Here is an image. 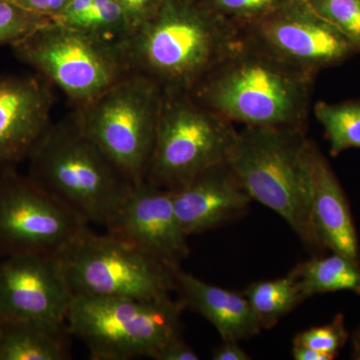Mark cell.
Here are the masks:
<instances>
[{"instance_id":"obj_23","label":"cell","mask_w":360,"mask_h":360,"mask_svg":"<svg viewBox=\"0 0 360 360\" xmlns=\"http://www.w3.org/2000/svg\"><path fill=\"white\" fill-rule=\"evenodd\" d=\"M290 0H201L208 9L239 28L257 23Z\"/></svg>"},{"instance_id":"obj_24","label":"cell","mask_w":360,"mask_h":360,"mask_svg":"<svg viewBox=\"0 0 360 360\" xmlns=\"http://www.w3.org/2000/svg\"><path fill=\"white\" fill-rule=\"evenodd\" d=\"M51 21L11 0H0V45H13Z\"/></svg>"},{"instance_id":"obj_27","label":"cell","mask_w":360,"mask_h":360,"mask_svg":"<svg viewBox=\"0 0 360 360\" xmlns=\"http://www.w3.org/2000/svg\"><path fill=\"white\" fill-rule=\"evenodd\" d=\"M122 8L132 34L160 13L165 0H116Z\"/></svg>"},{"instance_id":"obj_28","label":"cell","mask_w":360,"mask_h":360,"mask_svg":"<svg viewBox=\"0 0 360 360\" xmlns=\"http://www.w3.org/2000/svg\"><path fill=\"white\" fill-rule=\"evenodd\" d=\"M32 13L54 20L61 15L73 0H11Z\"/></svg>"},{"instance_id":"obj_19","label":"cell","mask_w":360,"mask_h":360,"mask_svg":"<svg viewBox=\"0 0 360 360\" xmlns=\"http://www.w3.org/2000/svg\"><path fill=\"white\" fill-rule=\"evenodd\" d=\"M53 21L123 47L132 35L116 0H73Z\"/></svg>"},{"instance_id":"obj_10","label":"cell","mask_w":360,"mask_h":360,"mask_svg":"<svg viewBox=\"0 0 360 360\" xmlns=\"http://www.w3.org/2000/svg\"><path fill=\"white\" fill-rule=\"evenodd\" d=\"M89 222L30 177L0 175V250L56 255L89 231Z\"/></svg>"},{"instance_id":"obj_7","label":"cell","mask_w":360,"mask_h":360,"mask_svg":"<svg viewBox=\"0 0 360 360\" xmlns=\"http://www.w3.org/2000/svg\"><path fill=\"white\" fill-rule=\"evenodd\" d=\"M162 99L158 82L129 71L75 111L84 131L134 184L146 179Z\"/></svg>"},{"instance_id":"obj_4","label":"cell","mask_w":360,"mask_h":360,"mask_svg":"<svg viewBox=\"0 0 360 360\" xmlns=\"http://www.w3.org/2000/svg\"><path fill=\"white\" fill-rule=\"evenodd\" d=\"M30 179L87 222L108 226L134 184L72 113L49 125L30 155Z\"/></svg>"},{"instance_id":"obj_8","label":"cell","mask_w":360,"mask_h":360,"mask_svg":"<svg viewBox=\"0 0 360 360\" xmlns=\"http://www.w3.org/2000/svg\"><path fill=\"white\" fill-rule=\"evenodd\" d=\"M238 132L233 122L206 108L191 92L163 91L144 180L168 191L186 186L227 160Z\"/></svg>"},{"instance_id":"obj_9","label":"cell","mask_w":360,"mask_h":360,"mask_svg":"<svg viewBox=\"0 0 360 360\" xmlns=\"http://www.w3.org/2000/svg\"><path fill=\"white\" fill-rule=\"evenodd\" d=\"M14 56L77 108L129 72L124 47L49 21L13 45Z\"/></svg>"},{"instance_id":"obj_25","label":"cell","mask_w":360,"mask_h":360,"mask_svg":"<svg viewBox=\"0 0 360 360\" xmlns=\"http://www.w3.org/2000/svg\"><path fill=\"white\" fill-rule=\"evenodd\" d=\"M315 13L336 26L360 49V0H307Z\"/></svg>"},{"instance_id":"obj_17","label":"cell","mask_w":360,"mask_h":360,"mask_svg":"<svg viewBox=\"0 0 360 360\" xmlns=\"http://www.w3.org/2000/svg\"><path fill=\"white\" fill-rule=\"evenodd\" d=\"M176 290L184 307L210 322L222 341H240L257 335L262 326L243 293L205 283L202 279L174 270Z\"/></svg>"},{"instance_id":"obj_29","label":"cell","mask_w":360,"mask_h":360,"mask_svg":"<svg viewBox=\"0 0 360 360\" xmlns=\"http://www.w3.org/2000/svg\"><path fill=\"white\" fill-rule=\"evenodd\" d=\"M155 360H198L200 355L194 352L193 347H189L180 338V336L168 341L167 345L158 350L153 357Z\"/></svg>"},{"instance_id":"obj_26","label":"cell","mask_w":360,"mask_h":360,"mask_svg":"<svg viewBox=\"0 0 360 360\" xmlns=\"http://www.w3.org/2000/svg\"><path fill=\"white\" fill-rule=\"evenodd\" d=\"M348 338L345 315L338 314L324 326H314L298 333L293 343L314 348L335 359L347 342Z\"/></svg>"},{"instance_id":"obj_22","label":"cell","mask_w":360,"mask_h":360,"mask_svg":"<svg viewBox=\"0 0 360 360\" xmlns=\"http://www.w3.org/2000/svg\"><path fill=\"white\" fill-rule=\"evenodd\" d=\"M314 112L323 127L331 156L348 149H360V99L338 103L319 101Z\"/></svg>"},{"instance_id":"obj_1","label":"cell","mask_w":360,"mask_h":360,"mask_svg":"<svg viewBox=\"0 0 360 360\" xmlns=\"http://www.w3.org/2000/svg\"><path fill=\"white\" fill-rule=\"evenodd\" d=\"M314 80L243 34L191 94L234 124L305 129Z\"/></svg>"},{"instance_id":"obj_12","label":"cell","mask_w":360,"mask_h":360,"mask_svg":"<svg viewBox=\"0 0 360 360\" xmlns=\"http://www.w3.org/2000/svg\"><path fill=\"white\" fill-rule=\"evenodd\" d=\"M71 298L54 255L15 253L0 262V319L66 326Z\"/></svg>"},{"instance_id":"obj_32","label":"cell","mask_w":360,"mask_h":360,"mask_svg":"<svg viewBox=\"0 0 360 360\" xmlns=\"http://www.w3.org/2000/svg\"><path fill=\"white\" fill-rule=\"evenodd\" d=\"M352 359L360 360V326L352 335Z\"/></svg>"},{"instance_id":"obj_31","label":"cell","mask_w":360,"mask_h":360,"mask_svg":"<svg viewBox=\"0 0 360 360\" xmlns=\"http://www.w3.org/2000/svg\"><path fill=\"white\" fill-rule=\"evenodd\" d=\"M292 356L295 360H333V357L321 352L305 347V345L293 343Z\"/></svg>"},{"instance_id":"obj_18","label":"cell","mask_w":360,"mask_h":360,"mask_svg":"<svg viewBox=\"0 0 360 360\" xmlns=\"http://www.w3.org/2000/svg\"><path fill=\"white\" fill-rule=\"evenodd\" d=\"M66 326L0 319V360L70 359Z\"/></svg>"},{"instance_id":"obj_21","label":"cell","mask_w":360,"mask_h":360,"mask_svg":"<svg viewBox=\"0 0 360 360\" xmlns=\"http://www.w3.org/2000/svg\"><path fill=\"white\" fill-rule=\"evenodd\" d=\"M243 293L259 319L262 329L271 328L307 300L293 269L281 278L250 283Z\"/></svg>"},{"instance_id":"obj_6","label":"cell","mask_w":360,"mask_h":360,"mask_svg":"<svg viewBox=\"0 0 360 360\" xmlns=\"http://www.w3.org/2000/svg\"><path fill=\"white\" fill-rule=\"evenodd\" d=\"M54 257L72 295L161 300L176 290L177 266L110 232L89 229Z\"/></svg>"},{"instance_id":"obj_14","label":"cell","mask_w":360,"mask_h":360,"mask_svg":"<svg viewBox=\"0 0 360 360\" xmlns=\"http://www.w3.org/2000/svg\"><path fill=\"white\" fill-rule=\"evenodd\" d=\"M51 84L40 77H0V167L30 158L51 123Z\"/></svg>"},{"instance_id":"obj_15","label":"cell","mask_w":360,"mask_h":360,"mask_svg":"<svg viewBox=\"0 0 360 360\" xmlns=\"http://www.w3.org/2000/svg\"><path fill=\"white\" fill-rule=\"evenodd\" d=\"M180 226L187 236L217 229L245 214L252 198L227 161L208 168L172 191Z\"/></svg>"},{"instance_id":"obj_13","label":"cell","mask_w":360,"mask_h":360,"mask_svg":"<svg viewBox=\"0 0 360 360\" xmlns=\"http://www.w3.org/2000/svg\"><path fill=\"white\" fill-rule=\"evenodd\" d=\"M106 229L174 266L189 255L188 236L180 226L172 191L148 180L132 186Z\"/></svg>"},{"instance_id":"obj_33","label":"cell","mask_w":360,"mask_h":360,"mask_svg":"<svg viewBox=\"0 0 360 360\" xmlns=\"http://www.w3.org/2000/svg\"><path fill=\"white\" fill-rule=\"evenodd\" d=\"M189 1L200 2V1H201V0H189Z\"/></svg>"},{"instance_id":"obj_3","label":"cell","mask_w":360,"mask_h":360,"mask_svg":"<svg viewBox=\"0 0 360 360\" xmlns=\"http://www.w3.org/2000/svg\"><path fill=\"white\" fill-rule=\"evenodd\" d=\"M304 127H243L227 162L252 200L285 220L312 257L326 252L315 231L304 153Z\"/></svg>"},{"instance_id":"obj_11","label":"cell","mask_w":360,"mask_h":360,"mask_svg":"<svg viewBox=\"0 0 360 360\" xmlns=\"http://www.w3.org/2000/svg\"><path fill=\"white\" fill-rule=\"evenodd\" d=\"M241 30L276 58L314 77L360 52L349 37L315 13L307 0H290L276 13Z\"/></svg>"},{"instance_id":"obj_2","label":"cell","mask_w":360,"mask_h":360,"mask_svg":"<svg viewBox=\"0 0 360 360\" xmlns=\"http://www.w3.org/2000/svg\"><path fill=\"white\" fill-rule=\"evenodd\" d=\"M241 28L189 0H165L160 13L125 44L130 70L163 91L191 92L241 41Z\"/></svg>"},{"instance_id":"obj_30","label":"cell","mask_w":360,"mask_h":360,"mask_svg":"<svg viewBox=\"0 0 360 360\" xmlns=\"http://www.w3.org/2000/svg\"><path fill=\"white\" fill-rule=\"evenodd\" d=\"M212 359L214 360H250L248 352L239 345L238 341H222L221 345L213 349Z\"/></svg>"},{"instance_id":"obj_5","label":"cell","mask_w":360,"mask_h":360,"mask_svg":"<svg viewBox=\"0 0 360 360\" xmlns=\"http://www.w3.org/2000/svg\"><path fill=\"white\" fill-rule=\"evenodd\" d=\"M184 302L72 295L66 328L94 360L149 357L179 335Z\"/></svg>"},{"instance_id":"obj_20","label":"cell","mask_w":360,"mask_h":360,"mask_svg":"<svg viewBox=\"0 0 360 360\" xmlns=\"http://www.w3.org/2000/svg\"><path fill=\"white\" fill-rule=\"evenodd\" d=\"M305 298L323 293L349 291L360 295V264L340 253L319 255L293 269Z\"/></svg>"},{"instance_id":"obj_16","label":"cell","mask_w":360,"mask_h":360,"mask_svg":"<svg viewBox=\"0 0 360 360\" xmlns=\"http://www.w3.org/2000/svg\"><path fill=\"white\" fill-rule=\"evenodd\" d=\"M304 160L312 220L319 241L324 250L360 264L359 238L347 195L328 158L309 139Z\"/></svg>"}]
</instances>
